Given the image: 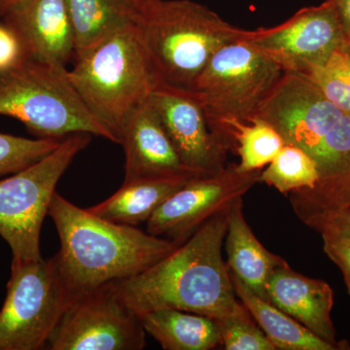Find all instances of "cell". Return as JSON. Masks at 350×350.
<instances>
[{
	"label": "cell",
	"mask_w": 350,
	"mask_h": 350,
	"mask_svg": "<svg viewBox=\"0 0 350 350\" xmlns=\"http://www.w3.org/2000/svg\"><path fill=\"white\" fill-rule=\"evenodd\" d=\"M198 175L202 174L124 181L111 197L88 211L110 222L137 227L147 222L170 196Z\"/></svg>",
	"instance_id": "obj_18"
},
{
	"label": "cell",
	"mask_w": 350,
	"mask_h": 350,
	"mask_svg": "<svg viewBox=\"0 0 350 350\" xmlns=\"http://www.w3.org/2000/svg\"><path fill=\"white\" fill-rule=\"evenodd\" d=\"M68 75L90 111L119 144L126 121L163 84L135 22L76 59Z\"/></svg>",
	"instance_id": "obj_3"
},
{
	"label": "cell",
	"mask_w": 350,
	"mask_h": 350,
	"mask_svg": "<svg viewBox=\"0 0 350 350\" xmlns=\"http://www.w3.org/2000/svg\"><path fill=\"white\" fill-rule=\"evenodd\" d=\"M344 32L345 45H350V0H332Z\"/></svg>",
	"instance_id": "obj_29"
},
{
	"label": "cell",
	"mask_w": 350,
	"mask_h": 350,
	"mask_svg": "<svg viewBox=\"0 0 350 350\" xmlns=\"http://www.w3.org/2000/svg\"><path fill=\"white\" fill-rule=\"evenodd\" d=\"M120 144L126 157L124 181L200 174L182 162L149 98L126 121Z\"/></svg>",
	"instance_id": "obj_15"
},
{
	"label": "cell",
	"mask_w": 350,
	"mask_h": 350,
	"mask_svg": "<svg viewBox=\"0 0 350 350\" xmlns=\"http://www.w3.org/2000/svg\"><path fill=\"white\" fill-rule=\"evenodd\" d=\"M230 137L241 159L238 167L241 172L259 170L269 165L285 145L282 135L257 117L232 124Z\"/></svg>",
	"instance_id": "obj_22"
},
{
	"label": "cell",
	"mask_w": 350,
	"mask_h": 350,
	"mask_svg": "<svg viewBox=\"0 0 350 350\" xmlns=\"http://www.w3.org/2000/svg\"><path fill=\"white\" fill-rule=\"evenodd\" d=\"M145 345L146 332L139 315L113 282L75 297L46 349L140 350Z\"/></svg>",
	"instance_id": "obj_9"
},
{
	"label": "cell",
	"mask_w": 350,
	"mask_h": 350,
	"mask_svg": "<svg viewBox=\"0 0 350 350\" xmlns=\"http://www.w3.org/2000/svg\"><path fill=\"white\" fill-rule=\"evenodd\" d=\"M68 9L75 59L112 33L135 22L137 9L126 0H64Z\"/></svg>",
	"instance_id": "obj_20"
},
{
	"label": "cell",
	"mask_w": 350,
	"mask_h": 350,
	"mask_svg": "<svg viewBox=\"0 0 350 350\" xmlns=\"http://www.w3.org/2000/svg\"><path fill=\"white\" fill-rule=\"evenodd\" d=\"M278 64L284 72L306 75L345 45L335 5L326 0L306 7L282 24L246 31L243 40Z\"/></svg>",
	"instance_id": "obj_10"
},
{
	"label": "cell",
	"mask_w": 350,
	"mask_h": 350,
	"mask_svg": "<svg viewBox=\"0 0 350 350\" xmlns=\"http://www.w3.org/2000/svg\"><path fill=\"white\" fill-rule=\"evenodd\" d=\"M76 295L50 259H12L5 301L0 310V350L46 349Z\"/></svg>",
	"instance_id": "obj_7"
},
{
	"label": "cell",
	"mask_w": 350,
	"mask_h": 350,
	"mask_svg": "<svg viewBox=\"0 0 350 350\" xmlns=\"http://www.w3.org/2000/svg\"><path fill=\"white\" fill-rule=\"evenodd\" d=\"M231 206L206 221L150 268L115 282L122 298L139 317L163 308L198 313L215 321L248 312L234 292L222 255Z\"/></svg>",
	"instance_id": "obj_1"
},
{
	"label": "cell",
	"mask_w": 350,
	"mask_h": 350,
	"mask_svg": "<svg viewBox=\"0 0 350 350\" xmlns=\"http://www.w3.org/2000/svg\"><path fill=\"white\" fill-rule=\"evenodd\" d=\"M25 57L24 49L15 32L5 24H0V73L15 68Z\"/></svg>",
	"instance_id": "obj_28"
},
{
	"label": "cell",
	"mask_w": 350,
	"mask_h": 350,
	"mask_svg": "<svg viewBox=\"0 0 350 350\" xmlns=\"http://www.w3.org/2000/svg\"><path fill=\"white\" fill-rule=\"evenodd\" d=\"M347 218H349V221L350 222V213H347Z\"/></svg>",
	"instance_id": "obj_32"
},
{
	"label": "cell",
	"mask_w": 350,
	"mask_h": 350,
	"mask_svg": "<svg viewBox=\"0 0 350 350\" xmlns=\"http://www.w3.org/2000/svg\"><path fill=\"white\" fill-rule=\"evenodd\" d=\"M90 142L88 133L68 135L38 162L0 180V236L10 246L13 259L42 258L41 228L57 182Z\"/></svg>",
	"instance_id": "obj_8"
},
{
	"label": "cell",
	"mask_w": 350,
	"mask_h": 350,
	"mask_svg": "<svg viewBox=\"0 0 350 350\" xmlns=\"http://www.w3.org/2000/svg\"><path fill=\"white\" fill-rule=\"evenodd\" d=\"M126 1H128L131 6L135 7V8L137 9V11L138 9L140 8V7L144 6V4H146L147 2L150 1V0H126Z\"/></svg>",
	"instance_id": "obj_31"
},
{
	"label": "cell",
	"mask_w": 350,
	"mask_h": 350,
	"mask_svg": "<svg viewBox=\"0 0 350 350\" xmlns=\"http://www.w3.org/2000/svg\"><path fill=\"white\" fill-rule=\"evenodd\" d=\"M315 228L323 237L326 254L342 271L350 294V222L347 213L344 211L331 216Z\"/></svg>",
	"instance_id": "obj_27"
},
{
	"label": "cell",
	"mask_w": 350,
	"mask_h": 350,
	"mask_svg": "<svg viewBox=\"0 0 350 350\" xmlns=\"http://www.w3.org/2000/svg\"><path fill=\"white\" fill-rule=\"evenodd\" d=\"M48 215L56 226L59 269L76 296L142 273L178 247L174 239L117 224L55 193Z\"/></svg>",
	"instance_id": "obj_2"
},
{
	"label": "cell",
	"mask_w": 350,
	"mask_h": 350,
	"mask_svg": "<svg viewBox=\"0 0 350 350\" xmlns=\"http://www.w3.org/2000/svg\"><path fill=\"white\" fill-rule=\"evenodd\" d=\"M243 199L234 202L228 215L225 237L230 273L257 296L267 300V285L278 266L285 262L269 252L255 237L243 215Z\"/></svg>",
	"instance_id": "obj_17"
},
{
	"label": "cell",
	"mask_w": 350,
	"mask_h": 350,
	"mask_svg": "<svg viewBox=\"0 0 350 350\" xmlns=\"http://www.w3.org/2000/svg\"><path fill=\"white\" fill-rule=\"evenodd\" d=\"M231 278L239 300L276 350L336 349V345L322 340L293 317L251 292L232 275Z\"/></svg>",
	"instance_id": "obj_21"
},
{
	"label": "cell",
	"mask_w": 350,
	"mask_h": 350,
	"mask_svg": "<svg viewBox=\"0 0 350 350\" xmlns=\"http://www.w3.org/2000/svg\"><path fill=\"white\" fill-rule=\"evenodd\" d=\"M267 301L336 345L331 319L334 293L328 283L296 273L285 261L275 269L267 285Z\"/></svg>",
	"instance_id": "obj_16"
},
{
	"label": "cell",
	"mask_w": 350,
	"mask_h": 350,
	"mask_svg": "<svg viewBox=\"0 0 350 350\" xmlns=\"http://www.w3.org/2000/svg\"><path fill=\"white\" fill-rule=\"evenodd\" d=\"M221 345L227 350H276L250 312L216 321Z\"/></svg>",
	"instance_id": "obj_26"
},
{
	"label": "cell",
	"mask_w": 350,
	"mask_h": 350,
	"mask_svg": "<svg viewBox=\"0 0 350 350\" xmlns=\"http://www.w3.org/2000/svg\"><path fill=\"white\" fill-rule=\"evenodd\" d=\"M347 48H349V49L350 50V45L349 46H347Z\"/></svg>",
	"instance_id": "obj_33"
},
{
	"label": "cell",
	"mask_w": 350,
	"mask_h": 350,
	"mask_svg": "<svg viewBox=\"0 0 350 350\" xmlns=\"http://www.w3.org/2000/svg\"><path fill=\"white\" fill-rule=\"evenodd\" d=\"M344 114L306 76L284 72L254 117L273 126L285 144L300 147L312 157Z\"/></svg>",
	"instance_id": "obj_12"
},
{
	"label": "cell",
	"mask_w": 350,
	"mask_h": 350,
	"mask_svg": "<svg viewBox=\"0 0 350 350\" xmlns=\"http://www.w3.org/2000/svg\"><path fill=\"white\" fill-rule=\"evenodd\" d=\"M62 140L29 139L0 133V176L16 174L38 162L57 148Z\"/></svg>",
	"instance_id": "obj_25"
},
{
	"label": "cell",
	"mask_w": 350,
	"mask_h": 350,
	"mask_svg": "<svg viewBox=\"0 0 350 350\" xmlns=\"http://www.w3.org/2000/svg\"><path fill=\"white\" fill-rule=\"evenodd\" d=\"M20 1L21 0H0V17L3 18V16Z\"/></svg>",
	"instance_id": "obj_30"
},
{
	"label": "cell",
	"mask_w": 350,
	"mask_h": 350,
	"mask_svg": "<svg viewBox=\"0 0 350 350\" xmlns=\"http://www.w3.org/2000/svg\"><path fill=\"white\" fill-rule=\"evenodd\" d=\"M327 100L344 113L350 114V50L337 48L323 63L306 73Z\"/></svg>",
	"instance_id": "obj_24"
},
{
	"label": "cell",
	"mask_w": 350,
	"mask_h": 350,
	"mask_svg": "<svg viewBox=\"0 0 350 350\" xmlns=\"http://www.w3.org/2000/svg\"><path fill=\"white\" fill-rule=\"evenodd\" d=\"M68 72L66 68L25 59L0 73V115L19 120L38 138L62 140L88 133L118 144L90 111Z\"/></svg>",
	"instance_id": "obj_5"
},
{
	"label": "cell",
	"mask_w": 350,
	"mask_h": 350,
	"mask_svg": "<svg viewBox=\"0 0 350 350\" xmlns=\"http://www.w3.org/2000/svg\"><path fill=\"white\" fill-rule=\"evenodd\" d=\"M260 170L241 172L238 165H227L198 175L157 209L146 222L147 232L183 243L208 219L243 199L260 182Z\"/></svg>",
	"instance_id": "obj_11"
},
{
	"label": "cell",
	"mask_w": 350,
	"mask_h": 350,
	"mask_svg": "<svg viewBox=\"0 0 350 350\" xmlns=\"http://www.w3.org/2000/svg\"><path fill=\"white\" fill-rule=\"evenodd\" d=\"M283 73L273 59L238 41L216 51L188 91L204 110L211 130L232 148L230 126L250 121Z\"/></svg>",
	"instance_id": "obj_6"
},
{
	"label": "cell",
	"mask_w": 350,
	"mask_h": 350,
	"mask_svg": "<svg viewBox=\"0 0 350 350\" xmlns=\"http://www.w3.org/2000/svg\"><path fill=\"white\" fill-rule=\"evenodd\" d=\"M19 38L25 57L66 68L75 40L64 0H21L3 16Z\"/></svg>",
	"instance_id": "obj_14"
},
{
	"label": "cell",
	"mask_w": 350,
	"mask_h": 350,
	"mask_svg": "<svg viewBox=\"0 0 350 350\" xmlns=\"http://www.w3.org/2000/svg\"><path fill=\"white\" fill-rule=\"evenodd\" d=\"M317 162L300 147L285 144L269 167L260 174L264 182L288 195L304 189H312L319 180Z\"/></svg>",
	"instance_id": "obj_23"
},
{
	"label": "cell",
	"mask_w": 350,
	"mask_h": 350,
	"mask_svg": "<svg viewBox=\"0 0 350 350\" xmlns=\"http://www.w3.org/2000/svg\"><path fill=\"white\" fill-rule=\"evenodd\" d=\"M135 24L163 84L186 90L216 51L247 31L192 0H150Z\"/></svg>",
	"instance_id": "obj_4"
},
{
	"label": "cell",
	"mask_w": 350,
	"mask_h": 350,
	"mask_svg": "<svg viewBox=\"0 0 350 350\" xmlns=\"http://www.w3.org/2000/svg\"><path fill=\"white\" fill-rule=\"evenodd\" d=\"M146 334L165 350H211L221 345L215 320L198 313L163 308L140 315Z\"/></svg>",
	"instance_id": "obj_19"
},
{
	"label": "cell",
	"mask_w": 350,
	"mask_h": 350,
	"mask_svg": "<svg viewBox=\"0 0 350 350\" xmlns=\"http://www.w3.org/2000/svg\"><path fill=\"white\" fill-rule=\"evenodd\" d=\"M149 100L189 170L208 174L224 169L231 147L211 130L204 110L188 90L163 83Z\"/></svg>",
	"instance_id": "obj_13"
}]
</instances>
